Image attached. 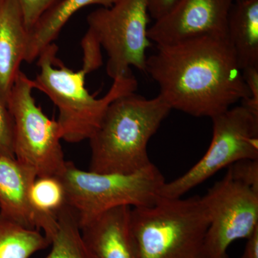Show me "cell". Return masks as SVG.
Returning <instances> with one entry per match:
<instances>
[{
	"label": "cell",
	"mask_w": 258,
	"mask_h": 258,
	"mask_svg": "<svg viewBox=\"0 0 258 258\" xmlns=\"http://www.w3.org/2000/svg\"><path fill=\"white\" fill-rule=\"evenodd\" d=\"M157 49L145 73L171 110L212 118L250 98L227 37L203 35Z\"/></svg>",
	"instance_id": "obj_1"
},
{
	"label": "cell",
	"mask_w": 258,
	"mask_h": 258,
	"mask_svg": "<svg viewBox=\"0 0 258 258\" xmlns=\"http://www.w3.org/2000/svg\"><path fill=\"white\" fill-rule=\"evenodd\" d=\"M171 111L160 95L148 99L134 92L116 98L88 139L89 171L131 174L150 166L148 144Z\"/></svg>",
	"instance_id": "obj_2"
},
{
	"label": "cell",
	"mask_w": 258,
	"mask_h": 258,
	"mask_svg": "<svg viewBox=\"0 0 258 258\" xmlns=\"http://www.w3.org/2000/svg\"><path fill=\"white\" fill-rule=\"evenodd\" d=\"M57 47L50 44L37 57L39 72L32 80L34 89L49 97L58 109L57 120L61 140L76 144L89 139L98 128L108 106L116 99L137 91L133 74L113 80L109 91L102 98L90 94L85 87L86 75L81 68L74 72L56 57Z\"/></svg>",
	"instance_id": "obj_3"
},
{
	"label": "cell",
	"mask_w": 258,
	"mask_h": 258,
	"mask_svg": "<svg viewBox=\"0 0 258 258\" xmlns=\"http://www.w3.org/2000/svg\"><path fill=\"white\" fill-rule=\"evenodd\" d=\"M131 227L139 258H206L210 217L202 197L161 198L132 208Z\"/></svg>",
	"instance_id": "obj_4"
},
{
	"label": "cell",
	"mask_w": 258,
	"mask_h": 258,
	"mask_svg": "<svg viewBox=\"0 0 258 258\" xmlns=\"http://www.w3.org/2000/svg\"><path fill=\"white\" fill-rule=\"evenodd\" d=\"M57 177L63 186L66 205L74 212L80 228L112 208L154 205L166 183L153 163L138 172L120 174L83 171L66 161Z\"/></svg>",
	"instance_id": "obj_5"
},
{
	"label": "cell",
	"mask_w": 258,
	"mask_h": 258,
	"mask_svg": "<svg viewBox=\"0 0 258 258\" xmlns=\"http://www.w3.org/2000/svg\"><path fill=\"white\" fill-rule=\"evenodd\" d=\"M149 13L147 0H116L109 8H98L87 17L86 36L106 50L107 75L114 80L135 67L145 73Z\"/></svg>",
	"instance_id": "obj_6"
},
{
	"label": "cell",
	"mask_w": 258,
	"mask_h": 258,
	"mask_svg": "<svg viewBox=\"0 0 258 258\" xmlns=\"http://www.w3.org/2000/svg\"><path fill=\"white\" fill-rule=\"evenodd\" d=\"M33 89L32 80L20 71L7 103L14 126L15 157L33 169L37 177L59 176L66 161L58 125L37 106Z\"/></svg>",
	"instance_id": "obj_7"
},
{
	"label": "cell",
	"mask_w": 258,
	"mask_h": 258,
	"mask_svg": "<svg viewBox=\"0 0 258 258\" xmlns=\"http://www.w3.org/2000/svg\"><path fill=\"white\" fill-rule=\"evenodd\" d=\"M212 120L213 133L208 151L189 170L164 184L161 198H181L224 168L243 159H258V117L240 105Z\"/></svg>",
	"instance_id": "obj_8"
},
{
	"label": "cell",
	"mask_w": 258,
	"mask_h": 258,
	"mask_svg": "<svg viewBox=\"0 0 258 258\" xmlns=\"http://www.w3.org/2000/svg\"><path fill=\"white\" fill-rule=\"evenodd\" d=\"M202 199L210 217L206 258H229L230 244L248 238L258 228V191L232 179L227 172Z\"/></svg>",
	"instance_id": "obj_9"
},
{
	"label": "cell",
	"mask_w": 258,
	"mask_h": 258,
	"mask_svg": "<svg viewBox=\"0 0 258 258\" xmlns=\"http://www.w3.org/2000/svg\"><path fill=\"white\" fill-rule=\"evenodd\" d=\"M233 2L176 0L148 28V38L157 46H164L203 35L227 37V18Z\"/></svg>",
	"instance_id": "obj_10"
},
{
	"label": "cell",
	"mask_w": 258,
	"mask_h": 258,
	"mask_svg": "<svg viewBox=\"0 0 258 258\" xmlns=\"http://www.w3.org/2000/svg\"><path fill=\"white\" fill-rule=\"evenodd\" d=\"M36 172L16 158L0 156V215L29 229L40 231L50 241L57 228L32 205L30 191Z\"/></svg>",
	"instance_id": "obj_11"
},
{
	"label": "cell",
	"mask_w": 258,
	"mask_h": 258,
	"mask_svg": "<svg viewBox=\"0 0 258 258\" xmlns=\"http://www.w3.org/2000/svg\"><path fill=\"white\" fill-rule=\"evenodd\" d=\"M128 206L112 208L81 227L85 243L97 258H139Z\"/></svg>",
	"instance_id": "obj_12"
},
{
	"label": "cell",
	"mask_w": 258,
	"mask_h": 258,
	"mask_svg": "<svg viewBox=\"0 0 258 258\" xmlns=\"http://www.w3.org/2000/svg\"><path fill=\"white\" fill-rule=\"evenodd\" d=\"M28 31L18 0L0 7V99L8 103L20 64L25 61Z\"/></svg>",
	"instance_id": "obj_13"
},
{
	"label": "cell",
	"mask_w": 258,
	"mask_h": 258,
	"mask_svg": "<svg viewBox=\"0 0 258 258\" xmlns=\"http://www.w3.org/2000/svg\"><path fill=\"white\" fill-rule=\"evenodd\" d=\"M227 36L241 71L258 66V0H234Z\"/></svg>",
	"instance_id": "obj_14"
},
{
	"label": "cell",
	"mask_w": 258,
	"mask_h": 258,
	"mask_svg": "<svg viewBox=\"0 0 258 258\" xmlns=\"http://www.w3.org/2000/svg\"><path fill=\"white\" fill-rule=\"evenodd\" d=\"M116 0H60L45 12L28 32L25 61L34 62L43 49L53 43L70 19L77 12L91 5L109 8Z\"/></svg>",
	"instance_id": "obj_15"
},
{
	"label": "cell",
	"mask_w": 258,
	"mask_h": 258,
	"mask_svg": "<svg viewBox=\"0 0 258 258\" xmlns=\"http://www.w3.org/2000/svg\"><path fill=\"white\" fill-rule=\"evenodd\" d=\"M50 244L40 231L25 228L0 215V258H30Z\"/></svg>",
	"instance_id": "obj_16"
},
{
	"label": "cell",
	"mask_w": 258,
	"mask_h": 258,
	"mask_svg": "<svg viewBox=\"0 0 258 258\" xmlns=\"http://www.w3.org/2000/svg\"><path fill=\"white\" fill-rule=\"evenodd\" d=\"M57 228L45 258H97L83 240L76 215L67 205L57 214Z\"/></svg>",
	"instance_id": "obj_17"
},
{
	"label": "cell",
	"mask_w": 258,
	"mask_h": 258,
	"mask_svg": "<svg viewBox=\"0 0 258 258\" xmlns=\"http://www.w3.org/2000/svg\"><path fill=\"white\" fill-rule=\"evenodd\" d=\"M30 199L35 210L50 221H57V212L66 205L63 186L57 176L37 177Z\"/></svg>",
	"instance_id": "obj_18"
},
{
	"label": "cell",
	"mask_w": 258,
	"mask_h": 258,
	"mask_svg": "<svg viewBox=\"0 0 258 258\" xmlns=\"http://www.w3.org/2000/svg\"><path fill=\"white\" fill-rule=\"evenodd\" d=\"M0 156L15 157L14 126L8 106L0 99Z\"/></svg>",
	"instance_id": "obj_19"
},
{
	"label": "cell",
	"mask_w": 258,
	"mask_h": 258,
	"mask_svg": "<svg viewBox=\"0 0 258 258\" xmlns=\"http://www.w3.org/2000/svg\"><path fill=\"white\" fill-rule=\"evenodd\" d=\"M232 179L258 191V159H243L229 166Z\"/></svg>",
	"instance_id": "obj_20"
},
{
	"label": "cell",
	"mask_w": 258,
	"mask_h": 258,
	"mask_svg": "<svg viewBox=\"0 0 258 258\" xmlns=\"http://www.w3.org/2000/svg\"><path fill=\"white\" fill-rule=\"evenodd\" d=\"M58 1L60 0H18L28 31L31 30L45 12Z\"/></svg>",
	"instance_id": "obj_21"
},
{
	"label": "cell",
	"mask_w": 258,
	"mask_h": 258,
	"mask_svg": "<svg viewBox=\"0 0 258 258\" xmlns=\"http://www.w3.org/2000/svg\"><path fill=\"white\" fill-rule=\"evenodd\" d=\"M242 74L250 92V98L241 101V105L258 117V66L244 69Z\"/></svg>",
	"instance_id": "obj_22"
},
{
	"label": "cell",
	"mask_w": 258,
	"mask_h": 258,
	"mask_svg": "<svg viewBox=\"0 0 258 258\" xmlns=\"http://www.w3.org/2000/svg\"><path fill=\"white\" fill-rule=\"evenodd\" d=\"M149 16L154 20L166 14L175 4L176 0H147Z\"/></svg>",
	"instance_id": "obj_23"
},
{
	"label": "cell",
	"mask_w": 258,
	"mask_h": 258,
	"mask_svg": "<svg viewBox=\"0 0 258 258\" xmlns=\"http://www.w3.org/2000/svg\"><path fill=\"white\" fill-rule=\"evenodd\" d=\"M247 240L243 253L240 258H258V228Z\"/></svg>",
	"instance_id": "obj_24"
},
{
	"label": "cell",
	"mask_w": 258,
	"mask_h": 258,
	"mask_svg": "<svg viewBox=\"0 0 258 258\" xmlns=\"http://www.w3.org/2000/svg\"><path fill=\"white\" fill-rule=\"evenodd\" d=\"M3 0H0V7H1L2 3H3Z\"/></svg>",
	"instance_id": "obj_25"
}]
</instances>
